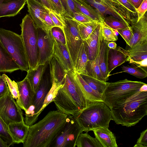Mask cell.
Masks as SVG:
<instances>
[{
	"label": "cell",
	"mask_w": 147,
	"mask_h": 147,
	"mask_svg": "<svg viewBox=\"0 0 147 147\" xmlns=\"http://www.w3.org/2000/svg\"><path fill=\"white\" fill-rule=\"evenodd\" d=\"M73 117L86 132L101 127L109 128L112 120L111 109L103 102H90L85 109Z\"/></svg>",
	"instance_id": "obj_4"
},
{
	"label": "cell",
	"mask_w": 147,
	"mask_h": 147,
	"mask_svg": "<svg viewBox=\"0 0 147 147\" xmlns=\"http://www.w3.org/2000/svg\"><path fill=\"white\" fill-rule=\"evenodd\" d=\"M101 22L99 23L96 28L88 38L84 41L88 60L89 61L94 60L97 53L99 45V33Z\"/></svg>",
	"instance_id": "obj_20"
},
{
	"label": "cell",
	"mask_w": 147,
	"mask_h": 147,
	"mask_svg": "<svg viewBox=\"0 0 147 147\" xmlns=\"http://www.w3.org/2000/svg\"><path fill=\"white\" fill-rule=\"evenodd\" d=\"M117 0L128 11L137 16L136 9L129 0Z\"/></svg>",
	"instance_id": "obj_50"
},
{
	"label": "cell",
	"mask_w": 147,
	"mask_h": 147,
	"mask_svg": "<svg viewBox=\"0 0 147 147\" xmlns=\"http://www.w3.org/2000/svg\"><path fill=\"white\" fill-rule=\"evenodd\" d=\"M0 136L4 140L7 142L8 147L14 144L8 130L7 125L3 121L0 117Z\"/></svg>",
	"instance_id": "obj_39"
},
{
	"label": "cell",
	"mask_w": 147,
	"mask_h": 147,
	"mask_svg": "<svg viewBox=\"0 0 147 147\" xmlns=\"http://www.w3.org/2000/svg\"><path fill=\"white\" fill-rule=\"evenodd\" d=\"M127 51L130 63L147 59V40L129 48Z\"/></svg>",
	"instance_id": "obj_25"
},
{
	"label": "cell",
	"mask_w": 147,
	"mask_h": 147,
	"mask_svg": "<svg viewBox=\"0 0 147 147\" xmlns=\"http://www.w3.org/2000/svg\"><path fill=\"white\" fill-rule=\"evenodd\" d=\"M101 24L99 35V45L97 53L95 59L88 60L86 70L87 74L100 80L104 81L101 74L98 65L100 52V47L101 41Z\"/></svg>",
	"instance_id": "obj_26"
},
{
	"label": "cell",
	"mask_w": 147,
	"mask_h": 147,
	"mask_svg": "<svg viewBox=\"0 0 147 147\" xmlns=\"http://www.w3.org/2000/svg\"><path fill=\"white\" fill-rule=\"evenodd\" d=\"M17 83L20 97L18 105L25 112L32 105L35 92L26 77Z\"/></svg>",
	"instance_id": "obj_15"
},
{
	"label": "cell",
	"mask_w": 147,
	"mask_h": 147,
	"mask_svg": "<svg viewBox=\"0 0 147 147\" xmlns=\"http://www.w3.org/2000/svg\"><path fill=\"white\" fill-rule=\"evenodd\" d=\"M116 31L125 40L127 45L129 46L133 35L131 27L127 28L119 29Z\"/></svg>",
	"instance_id": "obj_45"
},
{
	"label": "cell",
	"mask_w": 147,
	"mask_h": 147,
	"mask_svg": "<svg viewBox=\"0 0 147 147\" xmlns=\"http://www.w3.org/2000/svg\"><path fill=\"white\" fill-rule=\"evenodd\" d=\"M0 42L20 70L27 72L28 64L21 35L0 28Z\"/></svg>",
	"instance_id": "obj_8"
},
{
	"label": "cell",
	"mask_w": 147,
	"mask_h": 147,
	"mask_svg": "<svg viewBox=\"0 0 147 147\" xmlns=\"http://www.w3.org/2000/svg\"><path fill=\"white\" fill-rule=\"evenodd\" d=\"M75 72L71 71L66 72L63 85L53 101L57 110L73 116L79 113L90 102L77 83Z\"/></svg>",
	"instance_id": "obj_3"
},
{
	"label": "cell",
	"mask_w": 147,
	"mask_h": 147,
	"mask_svg": "<svg viewBox=\"0 0 147 147\" xmlns=\"http://www.w3.org/2000/svg\"><path fill=\"white\" fill-rule=\"evenodd\" d=\"M53 84L49 59L44 63L42 76L33 96L32 105L25 112L24 122L28 126L33 125L38 120V113Z\"/></svg>",
	"instance_id": "obj_5"
},
{
	"label": "cell",
	"mask_w": 147,
	"mask_h": 147,
	"mask_svg": "<svg viewBox=\"0 0 147 147\" xmlns=\"http://www.w3.org/2000/svg\"><path fill=\"white\" fill-rule=\"evenodd\" d=\"M26 2L28 14L36 27L40 28L49 32L50 31L47 29L43 22L44 15L49 9L40 1L36 0H26Z\"/></svg>",
	"instance_id": "obj_13"
},
{
	"label": "cell",
	"mask_w": 147,
	"mask_h": 147,
	"mask_svg": "<svg viewBox=\"0 0 147 147\" xmlns=\"http://www.w3.org/2000/svg\"><path fill=\"white\" fill-rule=\"evenodd\" d=\"M0 117L7 125L12 123L24 121L22 109L12 96L9 90L0 98Z\"/></svg>",
	"instance_id": "obj_11"
},
{
	"label": "cell",
	"mask_w": 147,
	"mask_h": 147,
	"mask_svg": "<svg viewBox=\"0 0 147 147\" xmlns=\"http://www.w3.org/2000/svg\"><path fill=\"white\" fill-rule=\"evenodd\" d=\"M43 22L45 26L49 31L51 28L55 26L49 15V9L44 15Z\"/></svg>",
	"instance_id": "obj_51"
},
{
	"label": "cell",
	"mask_w": 147,
	"mask_h": 147,
	"mask_svg": "<svg viewBox=\"0 0 147 147\" xmlns=\"http://www.w3.org/2000/svg\"><path fill=\"white\" fill-rule=\"evenodd\" d=\"M41 3L49 10H53V8L48 0H40Z\"/></svg>",
	"instance_id": "obj_52"
},
{
	"label": "cell",
	"mask_w": 147,
	"mask_h": 147,
	"mask_svg": "<svg viewBox=\"0 0 147 147\" xmlns=\"http://www.w3.org/2000/svg\"><path fill=\"white\" fill-rule=\"evenodd\" d=\"M4 74L11 95L16 100L18 105L19 103L20 97L17 83L14 80H12L5 74Z\"/></svg>",
	"instance_id": "obj_42"
},
{
	"label": "cell",
	"mask_w": 147,
	"mask_h": 147,
	"mask_svg": "<svg viewBox=\"0 0 147 147\" xmlns=\"http://www.w3.org/2000/svg\"><path fill=\"white\" fill-rule=\"evenodd\" d=\"M102 33L104 39L108 42L117 41L118 40L116 30H114L101 22Z\"/></svg>",
	"instance_id": "obj_38"
},
{
	"label": "cell",
	"mask_w": 147,
	"mask_h": 147,
	"mask_svg": "<svg viewBox=\"0 0 147 147\" xmlns=\"http://www.w3.org/2000/svg\"><path fill=\"white\" fill-rule=\"evenodd\" d=\"M134 147H147V129L141 133L140 136Z\"/></svg>",
	"instance_id": "obj_48"
},
{
	"label": "cell",
	"mask_w": 147,
	"mask_h": 147,
	"mask_svg": "<svg viewBox=\"0 0 147 147\" xmlns=\"http://www.w3.org/2000/svg\"><path fill=\"white\" fill-rule=\"evenodd\" d=\"M76 145L77 147H103L96 138L91 137L87 132L79 135Z\"/></svg>",
	"instance_id": "obj_33"
},
{
	"label": "cell",
	"mask_w": 147,
	"mask_h": 147,
	"mask_svg": "<svg viewBox=\"0 0 147 147\" xmlns=\"http://www.w3.org/2000/svg\"><path fill=\"white\" fill-rule=\"evenodd\" d=\"M110 109L112 120L116 124L134 126L147 115V91H140Z\"/></svg>",
	"instance_id": "obj_2"
},
{
	"label": "cell",
	"mask_w": 147,
	"mask_h": 147,
	"mask_svg": "<svg viewBox=\"0 0 147 147\" xmlns=\"http://www.w3.org/2000/svg\"><path fill=\"white\" fill-rule=\"evenodd\" d=\"M99 22L96 21L80 23L78 26L79 32L82 39L84 41L87 39L98 25Z\"/></svg>",
	"instance_id": "obj_34"
},
{
	"label": "cell",
	"mask_w": 147,
	"mask_h": 147,
	"mask_svg": "<svg viewBox=\"0 0 147 147\" xmlns=\"http://www.w3.org/2000/svg\"><path fill=\"white\" fill-rule=\"evenodd\" d=\"M9 90L4 74H0V98L5 95Z\"/></svg>",
	"instance_id": "obj_46"
},
{
	"label": "cell",
	"mask_w": 147,
	"mask_h": 147,
	"mask_svg": "<svg viewBox=\"0 0 147 147\" xmlns=\"http://www.w3.org/2000/svg\"><path fill=\"white\" fill-rule=\"evenodd\" d=\"M77 8L82 13L90 18L94 21L103 22L99 13L85 0H72Z\"/></svg>",
	"instance_id": "obj_27"
},
{
	"label": "cell",
	"mask_w": 147,
	"mask_h": 147,
	"mask_svg": "<svg viewBox=\"0 0 147 147\" xmlns=\"http://www.w3.org/2000/svg\"><path fill=\"white\" fill-rule=\"evenodd\" d=\"M63 16L65 23L63 30L65 36L66 45L75 71L78 55L84 41L79 32L78 26L80 23L74 18Z\"/></svg>",
	"instance_id": "obj_10"
},
{
	"label": "cell",
	"mask_w": 147,
	"mask_h": 147,
	"mask_svg": "<svg viewBox=\"0 0 147 147\" xmlns=\"http://www.w3.org/2000/svg\"><path fill=\"white\" fill-rule=\"evenodd\" d=\"M36 1H40V0H36Z\"/></svg>",
	"instance_id": "obj_56"
},
{
	"label": "cell",
	"mask_w": 147,
	"mask_h": 147,
	"mask_svg": "<svg viewBox=\"0 0 147 147\" xmlns=\"http://www.w3.org/2000/svg\"><path fill=\"white\" fill-rule=\"evenodd\" d=\"M44 64L37 65L32 69H28L26 76L35 93L40 80Z\"/></svg>",
	"instance_id": "obj_31"
},
{
	"label": "cell",
	"mask_w": 147,
	"mask_h": 147,
	"mask_svg": "<svg viewBox=\"0 0 147 147\" xmlns=\"http://www.w3.org/2000/svg\"><path fill=\"white\" fill-rule=\"evenodd\" d=\"M136 10L137 16V21H138L147 11V0H143Z\"/></svg>",
	"instance_id": "obj_49"
},
{
	"label": "cell",
	"mask_w": 147,
	"mask_h": 147,
	"mask_svg": "<svg viewBox=\"0 0 147 147\" xmlns=\"http://www.w3.org/2000/svg\"><path fill=\"white\" fill-rule=\"evenodd\" d=\"M73 18L80 23L90 22L94 21L88 16L80 12L74 13Z\"/></svg>",
	"instance_id": "obj_47"
},
{
	"label": "cell",
	"mask_w": 147,
	"mask_h": 147,
	"mask_svg": "<svg viewBox=\"0 0 147 147\" xmlns=\"http://www.w3.org/2000/svg\"><path fill=\"white\" fill-rule=\"evenodd\" d=\"M0 147H8L7 142L4 140L0 136Z\"/></svg>",
	"instance_id": "obj_55"
},
{
	"label": "cell",
	"mask_w": 147,
	"mask_h": 147,
	"mask_svg": "<svg viewBox=\"0 0 147 147\" xmlns=\"http://www.w3.org/2000/svg\"><path fill=\"white\" fill-rule=\"evenodd\" d=\"M48 0L54 11L61 16H64L65 14V11L61 0Z\"/></svg>",
	"instance_id": "obj_44"
},
{
	"label": "cell",
	"mask_w": 147,
	"mask_h": 147,
	"mask_svg": "<svg viewBox=\"0 0 147 147\" xmlns=\"http://www.w3.org/2000/svg\"><path fill=\"white\" fill-rule=\"evenodd\" d=\"M133 32V36L129 46L132 48L147 40V16L145 13L136 22L130 25Z\"/></svg>",
	"instance_id": "obj_14"
},
{
	"label": "cell",
	"mask_w": 147,
	"mask_h": 147,
	"mask_svg": "<svg viewBox=\"0 0 147 147\" xmlns=\"http://www.w3.org/2000/svg\"><path fill=\"white\" fill-rule=\"evenodd\" d=\"M53 55L65 71H71L75 72L66 45L62 44L55 41Z\"/></svg>",
	"instance_id": "obj_16"
},
{
	"label": "cell",
	"mask_w": 147,
	"mask_h": 147,
	"mask_svg": "<svg viewBox=\"0 0 147 147\" xmlns=\"http://www.w3.org/2000/svg\"><path fill=\"white\" fill-rule=\"evenodd\" d=\"M108 42L104 39L101 29V41L98 65L101 74L105 82L108 80L109 77L107 69L108 54L109 49L107 46Z\"/></svg>",
	"instance_id": "obj_24"
},
{
	"label": "cell",
	"mask_w": 147,
	"mask_h": 147,
	"mask_svg": "<svg viewBox=\"0 0 147 147\" xmlns=\"http://www.w3.org/2000/svg\"><path fill=\"white\" fill-rule=\"evenodd\" d=\"M127 50L118 47L115 49H109L108 54L107 69L108 76L115 68L126 61H129Z\"/></svg>",
	"instance_id": "obj_17"
},
{
	"label": "cell",
	"mask_w": 147,
	"mask_h": 147,
	"mask_svg": "<svg viewBox=\"0 0 147 147\" xmlns=\"http://www.w3.org/2000/svg\"><path fill=\"white\" fill-rule=\"evenodd\" d=\"M80 74L93 90L102 96L108 82L100 80L86 74Z\"/></svg>",
	"instance_id": "obj_32"
},
{
	"label": "cell",
	"mask_w": 147,
	"mask_h": 147,
	"mask_svg": "<svg viewBox=\"0 0 147 147\" xmlns=\"http://www.w3.org/2000/svg\"><path fill=\"white\" fill-rule=\"evenodd\" d=\"M107 46L109 49H115L117 48V45L114 41L109 42Z\"/></svg>",
	"instance_id": "obj_54"
},
{
	"label": "cell",
	"mask_w": 147,
	"mask_h": 147,
	"mask_svg": "<svg viewBox=\"0 0 147 147\" xmlns=\"http://www.w3.org/2000/svg\"><path fill=\"white\" fill-rule=\"evenodd\" d=\"M20 70L0 42V72L11 73Z\"/></svg>",
	"instance_id": "obj_22"
},
{
	"label": "cell",
	"mask_w": 147,
	"mask_h": 147,
	"mask_svg": "<svg viewBox=\"0 0 147 147\" xmlns=\"http://www.w3.org/2000/svg\"><path fill=\"white\" fill-rule=\"evenodd\" d=\"M92 131L103 147L118 146L115 136L108 128L101 127L94 129Z\"/></svg>",
	"instance_id": "obj_21"
},
{
	"label": "cell",
	"mask_w": 147,
	"mask_h": 147,
	"mask_svg": "<svg viewBox=\"0 0 147 147\" xmlns=\"http://www.w3.org/2000/svg\"><path fill=\"white\" fill-rule=\"evenodd\" d=\"M68 115L60 111H49L41 120L29 126L24 147H49L65 125Z\"/></svg>",
	"instance_id": "obj_1"
},
{
	"label": "cell",
	"mask_w": 147,
	"mask_h": 147,
	"mask_svg": "<svg viewBox=\"0 0 147 147\" xmlns=\"http://www.w3.org/2000/svg\"><path fill=\"white\" fill-rule=\"evenodd\" d=\"M7 126L14 144L23 143L28 135L29 126L24 121L11 123Z\"/></svg>",
	"instance_id": "obj_19"
},
{
	"label": "cell",
	"mask_w": 147,
	"mask_h": 147,
	"mask_svg": "<svg viewBox=\"0 0 147 147\" xmlns=\"http://www.w3.org/2000/svg\"><path fill=\"white\" fill-rule=\"evenodd\" d=\"M134 5L136 9L139 7L143 0H129Z\"/></svg>",
	"instance_id": "obj_53"
},
{
	"label": "cell",
	"mask_w": 147,
	"mask_h": 147,
	"mask_svg": "<svg viewBox=\"0 0 147 147\" xmlns=\"http://www.w3.org/2000/svg\"><path fill=\"white\" fill-rule=\"evenodd\" d=\"M103 22L105 25L114 30L131 27L128 24L121 21L110 15L104 17Z\"/></svg>",
	"instance_id": "obj_36"
},
{
	"label": "cell",
	"mask_w": 147,
	"mask_h": 147,
	"mask_svg": "<svg viewBox=\"0 0 147 147\" xmlns=\"http://www.w3.org/2000/svg\"><path fill=\"white\" fill-rule=\"evenodd\" d=\"M122 71L114 74L122 72H125L134 76L136 77L143 79L147 76V71L143 67L139 66L123 65Z\"/></svg>",
	"instance_id": "obj_35"
},
{
	"label": "cell",
	"mask_w": 147,
	"mask_h": 147,
	"mask_svg": "<svg viewBox=\"0 0 147 147\" xmlns=\"http://www.w3.org/2000/svg\"><path fill=\"white\" fill-rule=\"evenodd\" d=\"M49 10V15L55 26L63 29L65 23L63 16L58 14L52 10Z\"/></svg>",
	"instance_id": "obj_43"
},
{
	"label": "cell",
	"mask_w": 147,
	"mask_h": 147,
	"mask_svg": "<svg viewBox=\"0 0 147 147\" xmlns=\"http://www.w3.org/2000/svg\"><path fill=\"white\" fill-rule=\"evenodd\" d=\"M26 3V0H0V18L15 16Z\"/></svg>",
	"instance_id": "obj_18"
},
{
	"label": "cell",
	"mask_w": 147,
	"mask_h": 147,
	"mask_svg": "<svg viewBox=\"0 0 147 147\" xmlns=\"http://www.w3.org/2000/svg\"><path fill=\"white\" fill-rule=\"evenodd\" d=\"M63 84H57L53 80L52 87L45 98L42 107L38 113V116L49 103L53 101L59 90L63 86Z\"/></svg>",
	"instance_id": "obj_37"
},
{
	"label": "cell",
	"mask_w": 147,
	"mask_h": 147,
	"mask_svg": "<svg viewBox=\"0 0 147 147\" xmlns=\"http://www.w3.org/2000/svg\"><path fill=\"white\" fill-rule=\"evenodd\" d=\"M100 14L103 19L107 15L112 16L119 20L129 24L127 22L117 13L110 9L99 0H85Z\"/></svg>",
	"instance_id": "obj_29"
},
{
	"label": "cell",
	"mask_w": 147,
	"mask_h": 147,
	"mask_svg": "<svg viewBox=\"0 0 147 147\" xmlns=\"http://www.w3.org/2000/svg\"><path fill=\"white\" fill-rule=\"evenodd\" d=\"M49 61L53 80L57 84H63L66 72L53 55L49 59Z\"/></svg>",
	"instance_id": "obj_28"
},
{
	"label": "cell",
	"mask_w": 147,
	"mask_h": 147,
	"mask_svg": "<svg viewBox=\"0 0 147 147\" xmlns=\"http://www.w3.org/2000/svg\"><path fill=\"white\" fill-rule=\"evenodd\" d=\"M50 32L55 41L62 44L66 45L63 29L59 27L55 26L50 29Z\"/></svg>",
	"instance_id": "obj_41"
},
{
	"label": "cell",
	"mask_w": 147,
	"mask_h": 147,
	"mask_svg": "<svg viewBox=\"0 0 147 147\" xmlns=\"http://www.w3.org/2000/svg\"><path fill=\"white\" fill-rule=\"evenodd\" d=\"M88 60L84 44L82 43L79 50L76 62L75 71L79 74H86V67Z\"/></svg>",
	"instance_id": "obj_30"
},
{
	"label": "cell",
	"mask_w": 147,
	"mask_h": 147,
	"mask_svg": "<svg viewBox=\"0 0 147 147\" xmlns=\"http://www.w3.org/2000/svg\"><path fill=\"white\" fill-rule=\"evenodd\" d=\"M22 38L28 63L29 69L37 65L38 49L37 28L31 17L26 14L20 24Z\"/></svg>",
	"instance_id": "obj_7"
},
{
	"label": "cell",
	"mask_w": 147,
	"mask_h": 147,
	"mask_svg": "<svg viewBox=\"0 0 147 147\" xmlns=\"http://www.w3.org/2000/svg\"><path fill=\"white\" fill-rule=\"evenodd\" d=\"M38 57L37 65L44 64L52 56L55 40L50 31L47 32L36 27Z\"/></svg>",
	"instance_id": "obj_12"
},
{
	"label": "cell",
	"mask_w": 147,
	"mask_h": 147,
	"mask_svg": "<svg viewBox=\"0 0 147 147\" xmlns=\"http://www.w3.org/2000/svg\"><path fill=\"white\" fill-rule=\"evenodd\" d=\"M61 0L65 11V14L63 16L73 18L74 13L80 12L77 8L72 0Z\"/></svg>",
	"instance_id": "obj_40"
},
{
	"label": "cell",
	"mask_w": 147,
	"mask_h": 147,
	"mask_svg": "<svg viewBox=\"0 0 147 147\" xmlns=\"http://www.w3.org/2000/svg\"><path fill=\"white\" fill-rule=\"evenodd\" d=\"M83 131L73 116L68 115L65 125L49 147H75L79 135Z\"/></svg>",
	"instance_id": "obj_9"
},
{
	"label": "cell",
	"mask_w": 147,
	"mask_h": 147,
	"mask_svg": "<svg viewBox=\"0 0 147 147\" xmlns=\"http://www.w3.org/2000/svg\"><path fill=\"white\" fill-rule=\"evenodd\" d=\"M74 76L77 83L88 100L90 102H103L102 96L93 90L79 74L75 72Z\"/></svg>",
	"instance_id": "obj_23"
},
{
	"label": "cell",
	"mask_w": 147,
	"mask_h": 147,
	"mask_svg": "<svg viewBox=\"0 0 147 147\" xmlns=\"http://www.w3.org/2000/svg\"><path fill=\"white\" fill-rule=\"evenodd\" d=\"M145 83L127 79L108 82L102 95V100L110 109L116 103L123 100L140 91Z\"/></svg>",
	"instance_id": "obj_6"
}]
</instances>
